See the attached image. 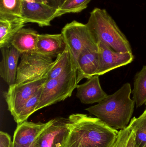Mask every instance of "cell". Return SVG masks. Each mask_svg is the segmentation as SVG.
Masks as SVG:
<instances>
[{
	"instance_id": "cell-1",
	"label": "cell",
	"mask_w": 146,
	"mask_h": 147,
	"mask_svg": "<svg viewBox=\"0 0 146 147\" xmlns=\"http://www.w3.org/2000/svg\"><path fill=\"white\" fill-rule=\"evenodd\" d=\"M69 132L63 147H113L119 131L97 117L73 114L68 118Z\"/></svg>"
},
{
	"instance_id": "cell-2",
	"label": "cell",
	"mask_w": 146,
	"mask_h": 147,
	"mask_svg": "<svg viewBox=\"0 0 146 147\" xmlns=\"http://www.w3.org/2000/svg\"><path fill=\"white\" fill-rule=\"evenodd\" d=\"M132 92L131 85L126 83L115 92L86 110L111 127L124 129L129 124L135 105L130 97Z\"/></svg>"
},
{
	"instance_id": "cell-3",
	"label": "cell",
	"mask_w": 146,
	"mask_h": 147,
	"mask_svg": "<svg viewBox=\"0 0 146 147\" xmlns=\"http://www.w3.org/2000/svg\"><path fill=\"white\" fill-rule=\"evenodd\" d=\"M97 43L118 52L133 53L129 41L105 9L95 8L86 24Z\"/></svg>"
},
{
	"instance_id": "cell-4",
	"label": "cell",
	"mask_w": 146,
	"mask_h": 147,
	"mask_svg": "<svg viewBox=\"0 0 146 147\" xmlns=\"http://www.w3.org/2000/svg\"><path fill=\"white\" fill-rule=\"evenodd\" d=\"M77 69L55 78L47 79L42 88L37 111L72 96L78 85Z\"/></svg>"
},
{
	"instance_id": "cell-5",
	"label": "cell",
	"mask_w": 146,
	"mask_h": 147,
	"mask_svg": "<svg viewBox=\"0 0 146 147\" xmlns=\"http://www.w3.org/2000/svg\"><path fill=\"white\" fill-rule=\"evenodd\" d=\"M15 84H20L44 78L53 65L52 58L37 52L21 54Z\"/></svg>"
},
{
	"instance_id": "cell-6",
	"label": "cell",
	"mask_w": 146,
	"mask_h": 147,
	"mask_svg": "<svg viewBox=\"0 0 146 147\" xmlns=\"http://www.w3.org/2000/svg\"><path fill=\"white\" fill-rule=\"evenodd\" d=\"M61 34L76 60L83 50L98 47L86 24L73 21L64 26Z\"/></svg>"
},
{
	"instance_id": "cell-7",
	"label": "cell",
	"mask_w": 146,
	"mask_h": 147,
	"mask_svg": "<svg viewBox=\"0 0 146 147\" xmlns=\"http://www.w3.org/2000/svg\"><path fill=\"white\" fill-rule=\"evenodd\" d=\"M47 77L9 86L5 94L8 109L12 116L42 87Z\"/></svg>"
},
{
	"instance_id": "cell-8",
	"label": "cell",
	"mask_w": 146,
	"mask_h": 147,
	"mask_svg": "<svg viewBox=\"0 0 146 147\" xmlns=\"http://www.w3.org/2000/svg\"><path fill=\"white\" fill-rule=\"evenodd\" d=\"M41 133L33 147H63L69 132L68 118L57 117Z\"/></svg>"
},
{
	"instance_id": "cell-9",
	"label": "cell",
	"mask_w": 146,
	"mask_h": 147,
	"mask_svg": "<svg viewBox=\"0 0 146 147\" xmlns=\"http://www.w3.org/2000/svg\"><path fill=\"white\" fill-rule=\"evenodd\" d=\"M57 9L45 2L23 0L22 18L26 23H37L42 27L49 26L56 18Z\"/></svg>"
},
{
	"instance_id": "cell-10",
	"label": "cell",
	"mask_w": 146,
	"mask_h": 147,
	"mask_svg": "<svg viewBox=\"0 0 146 147\" xmlns=\"http://www.w3.org/2000/svg\"><path fill=\"white\" fill-rule=\"evenodd\" d=\"M99 65L96 75L100 76L129 64L133 62L134 56L130 53L118 52L102 43H98Z\"/></svg>"
},
{
	"instance_id": "cell-11",
	"label": "cell",
	"mask_w": 146,
	"mask_h": 147,
	"mask_svg": "<svg viewBox=\"0 0 146 147\" xmlns=\"http://www.w3.org/2000/svg\"><path fill=\"white\" fill-rule=\"evenodd\" d=\"M0 76L9 86L15 84L18 63L21 53L13 45L1 48Z\"/></svg>"
},
{
	"instance_id": "cell-12",
	"label": "cell",
	"mask_w": 146,
	"mask_h": 147,
	"mask_svg": "<svg viewBox=\"0 0 146 147\" xmlns=\"http://www.w3.org/2000/svg\"><path fill=\"white\" fill-rule=\"evenodd\" d=\"M99 51L98 48L85 49L76 59L77 82L96 75L99 65Z\"/></svg>"
},
{
	"instance_id": "cell-13",
	"label": "cell",
	"mask_w": 146,
	"mask_h": 147,
	"mask_svg": "<svg viewBox=\"0 0 146 147\" xmlns=\"http://www.w3.org/2000/svg\"><path fill=\"white\" fill-rule=\"evenodd\" d=\"M51 121L45 123L24 121L18 124L15 131L13 143L23 146H32L39 135L48 127Z\"/></svg>"
},
{
	"instance_id": "cell-14",
	"label": "cell",
	"mask_w": 146,
	"mask_h": 147,
	"mask_svg": "<svg viewBox=\"0 0 146 147\" xmlns=\"http://www.w3.org/2000/svg\"><path fill=\"white\" fill-rule=\"evenodd\" d=\"M98 75L87 79L86 82L78 85L76 96L84 104H93L100 102L108 96L103 90Z\"/></svg>"
},
{
	"instance_id": "cell-15",
	"label": "cell",
	"mask_w": 146,
	"mask_h": 147,
	"mask_svg": "<svg viewBox=\"0 0 146 147\" xmlns=\"http://www.w3.org/2000/svg\"><path fill=\"white\" fill-rule=\"evenodd\" d=\"M66 46L61 34H39L36 52L53 58L62 53Z\"/></svg>"
},
{
	"instance_id": "cell-16",
	"label": "cell",
	"mask_w": 146,
	"mask_h": 147,
	"mask_svg": "<svg viewBox=\"0 0 146 147\" xmlns=\"http://www.w3.org/2000/svg\"><path fill=\"white\" fill-rule=\"evenodd\" d=\"M76 69V60L69 47L66 46L64 51L59 54L54 61L52 67L47 74V79L58 78Z\"/></svg>"
},
{
	"instance_id": "cell-17",
	"label": "cell",
	"mask_w": 146,
	"mask_h": 147,
	"mask_svg": "<svg viewBox=\"0 0 146 147\" xmlns=\"http://www.w3.org/2000/svg\"><path fill=\"white\" fill-rule=\"evenodd\" d=\"M39 34L31 28H21L17 33L11 45L21 54L35 52Z\"/></svg>"
},
{
	"instance_id": "cell-18",
	"label": "cell",
	"mask_w": 146,
	"mask_h": 147,
	"mask_svg": "<svg viewBox=\"0 0 146 147\" xmlns=\"http://www.w3.org/2000/svg\"><path fill=\"white\" fill-rule=\"evenodd\" d=\"M23 19L5 20L0 18V48L11 45L15 34L25 26Z\"/></svg>"
},
{
	"instance_id": "cell-19",
	"label": "cell",
	"mask_w": 146,
	"mask_h": 147,
	"mask_svg": "<svg viewBox=\"0 0 146 147\" xmlns=\"http://www.w3.org/2000/svg\"><path fill=\"white\" fill-rule=\"evenodd\" d=\"M133 99L136 108L140 107L146 102V66L136 74L135 77L133 90Z\"/></svg>"
},
{
	"instance_id": "cell-20",
	"label": "cell",
	"mask_w": 146,
	"mask_h": 147,
	"mask_svg": "<svg viewBox=\"0 0 146 147\" xmlns=\"http://www.w3.org/2000/svg\"><path fill=\"white\" fill-rule=\"evenodd\" d=\"M22 4L23 0H0V18L22 19Z\"/></svg>"
},
{
	"instance_id": "cell-21",
	"label": "cell",
	"mask_w": 146,
	"mask_h": 147,
	"mask_svg": "<svg viewBox=\"0 0 146 147\" xmlns=\"http://www.w3.org/2000/svg\"><path fill=\"white\" fill-rule=\"evenodd\" d=\"M42 88L30 98L22 107L13 115L14 120L18 124L27 121L29 117L37 111V108L41 96Z\"/></svg>"
},
{
	"instance_id": "cell-22",
	"label": "cell",
	"mask_w": 146,
	"mask_h": 147,
	"mask_svg": "<svg viewBox=\"0 0 146 147\" xmlns=\"http://www.w3.org/2000/svg\"><path fill=\"white\" fill-rule=\"evenodd\" d=\"M129 124L135 134L137 147H146V110L138 118L134 117Z\"/></svg>"
},
{
	"instance_id": "cell-23",
	"label": "cell",
	"mask_w": 146,
	"mask_h": 147,
	"mask_svg": "<svg viewBox=\"0 0 146 147\" xmlns=\"http://www.w3.org/2000/svg\"><path fill=\"white\" fill-rule=\"evenodd\" d=\"M91 0H65L57 9V17L70 13L81 12L87 7Z\"/></svg>"
},
{
	"instance_id": "cell-24",
	"label": "cell",
	"mask_w": 146,
	"mask_h": 147,
	"mask_svg": "<svg viewBox=\"0 0 146 147\" xmlns=\"http://www.w3.org/2000/svg\"><path fill=\"white\" fill-rule=\"evenodd\" d=\"M131 129V125L129 124L126 128L120 130L117 140L113 147H125Z\"/></svg>"
},
{
	"instance_id": "cell-25",
	"label": "cell",
	"mask_w": 146,
	"mask_h": 147,
	"mask_svg": "<svg viewBox=\"0 0 146 147\" xmlns=\"http://www.w3.org/2000/svg\"><path fill=\"white\" fill-rule=\"evenodd\" d=\"M0 147H13V142L10 136L1 131L0 132Z\"/></svg>"
},
{
	"instance_id": "cell-26",
	"label": "cell",
	"mask_w": 146,
	"mask_h": 147,
	"mask_svg": "<svg viewBox=\"0 0 146 147\" xmlns=\"http://www.w3.org/2000/svg\"><path fill=\"white\" fill-rule=\"evenodd\" d=\"M125 147H137L135 141L134 132L132 128Z\"/></svg>"
},
{
	"instance_id": "cell-27",
	"label": "cell",
	"mask_w": 146,
	"mask_h": 147,
	"mask_svg": "<svg viewBox=\"0 0 146 147\" xmlns=\"http://www.w3.org/2000/svg\"><path fill=\"white\" fill-rule=\"evenodd\" d=\"M13 147H33V145L29 147L23 146H20V145L15 144V143H13Z\"/></svg>"
},
{
	"instance_id": "cell-28",
	"label": "cell",
	"mask_w": 146,
	"mask_h": 147,
	"mask_svg": "<svg viewBox=\"0 0 146 147\" xmlns=\"http://www.w3.org/2000/svg\"><path fill=\"white\" fill-rule=\"evenodd\" d=\"M26 1H36L37 2H45L44 0H24Z\"/></svg>"
},
{
	"instance_id": "cell-29",
	"label": "cell",
	"mask_w": 146,
	"mask_h": 147,
	"mask_svg": "<svg viewBox=\"0 0 146 147\" xmlns=\"http://www.w3.org/2000/svg\"><path fill=\"white\" fill-rule=\"evenodd\" d=\"M145 106H146V109H145V110H146V103L145 104Z\"/></svg>"
},
{
	"instance_id": "cell-30",
	"label": "cell",
	"mask_w": 146,
	"mask_h": 147,
	"mask_svg": "<svg viewBox=\"0 0 146 147\" xmlns=\"http://www.w3.org/2000/svg\"><path fill=\"white\" fill-rule=\"evenodd\" d=\"M45 0H44V1L45 2Z\"/></svg>"
},
{
	"instance_id": "cell-31",
	"label": "cell",
	"mask_w": 146,
	"mask_h": 147,
	"mask_svg": "<svg viewBox=\"0 0 146 147\" xmlns=\"http://www.w3.org/2000/svg\"><path fill=\"white\" fill-rule=\"evenodd\" d=\"M65 1V0H64V1Z\"/></svg>"
}]
</instances>
